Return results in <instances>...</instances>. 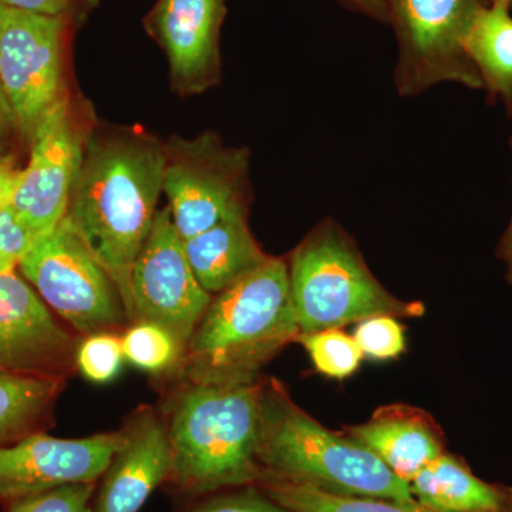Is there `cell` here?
Instances as JSON below:
<instances>
[{"instance_id":"4","label":"cell","mask_w":512,"mask_h":512,"mask_svg":"<svg viewBox=\"0 0 512 512\" xmlns=\"http://www.w3.org/2000/svg\"><path fill=\"white\" fill-rule=\"evenodd\" d=\"M259 480H279L345 497L417 503L369 448L323 427L302 410L279 380L262 383Z\"/></svg>"},{"instance_id":"13","label":"cell","mask_w":512,"mask_h":512,"mask_svg":"<svg viewBox=\"0 0 512 512\" xmlns=\"http://www.w3.org/2000/svg\"><path fill=\"white\" fill-rule=\"evenodd\" d=\"M76 350V339L25 279L0 274V372L66 379Z\"/></svg>"},{"instance_id":"28","label":"cell","mask_w":512,"mask_h":512,"mask_svg":"<svg viewBox=\"0 0 512 512\" xmlns=\"http://www.w3.org/2000/svg\"><path fill=\"white\" fill-rule=\"evenodd\" d=\"M37 239L10 204L0 208V274L16 272Z\"/></svg>"},{"instance_id":"29","label":"cell","mask_w":512,"mask_h":512,"mask_svg":"<svg viewBox=\"0 0 512 512\" xmlns=\"http://www.w3.org/2000/svg\"><path fill=\"white\" fill-rule=\"evenodd\" d=\"M70 0H0L5 8L43 16H63Z\"/></svg>"},{"instance_id":"16","label":"cell","mask_w":512,"mask_h":512,"mask_svg":"<svg viewBox=\"0 0 512 512\" xmlns=\"http://www.w3.org/2000/svg\"><path fill=\"white\" fill-rule=\"evenodd\" d=\"M346 434L407 484L446 451L443 431L429 414L403 404L376 410L366 423L348 427Z\"/></svg>"},{"instance_id":"18","label":"cell","mask_w":512,"mask_h":512,"mask_svg":"<svg viewBox=\"0 0 512 512\" xmlns=\"http://www.w3.org/2000/svg\"><path fill=\"white\" fill-rule=\"evenodd\" d=\"M414 500L431 512H512V488L491 484L461 457L444 451L409 483Z\"/></svg>"},{"instance_id":"23","label":"cell","mask_w":512,"mask_h":512,"mask_svg":"<svg viewBox=\"0 0 512 512\" xmlns=\"http://www.w3.org/2000/svg\"><path fill=\"white\" fill-rule=\"evenodd\" d=\"M124 357L144 372L160 375L181 362L177 342L167 330L150 322H136L121 336Z\"/></svg>"},{"instance_id":"19","label":"cell","mask_w":512,"mask_h":512,"mask_svg":"<svg viewBox=\"0 0 512 512\" xmlns=\"http://www.w3.org/2000/svg\"><path fill=\"white\" fill-rule=\"evenodd\" d=\"M508 0H490L474 16L463 49L480 74L490 101L512 116V15Z\"/></svg>"},{"instance_id":"14","label":"cell","mask_w":512,"mask_h":512,"mask_svg":"<svg viewBox=\"0 0 512 512\" xmlns=\"http://www.w3.org/2000/svg\"><path fill=\"white\" fill-rule=\"evenodd\" d=\"M123 430V443L97 483L93 512H140L167 480L170 443L163 417L146 407Z\"/></svg>"},{"instance_id":"25","label":"cell","mask_w":512,"mask_h":512,"mask_svg":"<svg viewBox=\"0 0 512 512\" xmlns=\"http://www.w3.org/2000/svg\"><path fill=\"white\" fill-rule=\"evenodd\" d=\"M177 512H292L276 503L259 485H242L202 495L181 505Z\"/></svg>"},{"instance_id":"30","label":"cell","mask_w":512,"mask_h":512,"mask_svg":"<svg viewBox=\"0 0 512 512\" xmlns=\"http://www.w3.org/2000/svg\"><path fill=\"white\" fill-rule=\"evenodd\" d=\"M20 174L22 170L16 167L13 158L0 156V208L9 204L19 183Z\"/></svg>"},{"instance_id":"7","label":"cell","mask_w":512,"mask_h":512,"mask_svg":"<svg viewBox=\"0 0 512 512\" xmlns=\"http://www.w3.org/2000/svg\"><path fill=\"white\" fill-rule=\"evenodd\" d=\"M37 295L84 336L126 326L119 289L66 218L37 239L19 266Z\"/></svg>"},{"instance_id":"31","label":"cell","mask_w":512,"mask_h":512,"mask_svg":"<svg viewBox=\"0 0 512 512\" xmlns=\"http://www.w3.org/2000/svg\"><path fill=\"white\" fill-rule=\"evenodd\" d=\"M510 143L512 148V134ZM497 256L504 262L505 266H507V274H505V276H507L508 284L512 285V217L507 231L504 232L500 244H498Z\"/></svg>"},{"instance_id":"2","label":"cell","mask_w":512,"mask_h":512,"mask_svg":"<svg viewBox=\"0 0 512 512\" xmlns=\"http://www.w3.org/2000/svg\"><path fill=\"white\" fill-rule=\"evenodd\" d=\"M262 382L214 386L185 382L167 410L170 470L165 491L187 503L258 484Z\"/></svg>"},{"instance_id":"20","label":"cell","mask_w":512,"mask_h":512,"mask_svg":"<svg viewBox=\"0 0 512 512\" xmlns=\"http://www.w3.org/2000/svg\"><path fill=\"white\" fill-rule=\"evenodd\" d=\"M66 379L0 372V447L40 433Z\"/></svg>"},{"instance_id":"11","label":"cell","mask_w":512,"mask_h":512,"mask_svg":"<svg viewBox=\"0 0 512 512\" xmlns=\"http://www.w3.org/2000/svg\"><path fill=\"white\" fill-rule=\"evenodd\" d=\"M84 150L82 131L62 96L37 124L28 167L23 168L9 201L36 237L52 231L66 215Z\"/></svg>"},{"instance_id":"34","label":"cell","mask_w":512,"mask_h":512,"mask_svg":"<svg viewBox=\"0 0 512 512\" xmlns=\"http://www.w3.org/2000/svg\"><path fill=\"white\" fill-rule=\"evenodd\" d=\"M508 2H510V3H511V6H512V0H508Z\"/></svg>"},{"instance_id":"6","label":"cell","mask_w":512,"mask_h":512,"mask_svg":"<svg viewBox=\"0 0 512 512\" xmlns=\"http://www.w3.org/2000/svg\"><path fill=\"white\" fill-rule=\"evenodd\" d=\"M399 39L397 93L413 97L440 83L483 89L463 40L483 0H380Z\"/></svg>"},{"instance_id":"10","label":"cell","mask_w":512,"mask_h":512,"mask_svg":"<svg viewBox=\"0 0 512 512\" xmlns=\"http://www.w3.org/2000/svg\"><path fill=\"white\" fill-rule=\"evenodd\" d=\"M63 16L0 5V83L16 126L32 137L62 97Z\"/></svg>"},{"instance_id":"17","label":"cell","mask_w":512,"mask_h":512,"mask_svg":"<svg viewBox=\"0 0 512 512\" xmlns=\"http://www.w3.org/2000/svg\"><path fill=\"white\" fill-rule=\"evenodd\" d=\"M248 212L229 215L214 227L184 239V251L195 278L217 295L269 259L248 227Z\"/></svg>"},{"instance_id":"27","label":"cell","mask_w":512,"mask_h":512,"mask_svg":"<svg viewBox=\"0 0 512 512\" xmlns=\"http://www.w3.org/2000/svg\"><path fill=\"white\" fill-rule=\"evenodd\" d=\"M97 483L63 485L29 495L3 505V512H93Z\"/></svg>"},{"instance_id":"12","label":"cell","mask_w":512,"mask_h":512,"mask_svg":"<svg viewBox=\"0 0 512 512\" xmlns=\"http://www.w3.org/2000/svg\"><path fill=\"white\" fill-rule=\"evenodd\" d=\"M123 439V429L83 439H57L40 431L0 447V504L63 485L97 483Z\"/></svg>"},{"instance_id":"26","label":"cell","mask_w":512,"mask_h":512,"mask_svg":"<svg viewBox=\"0 0 512 512\" xmlns=\"http://www.w3.org/2000/svg\"><path fill=\"white\" fill-rule=\"evenodd\" d=\"M353 338L363 357L380 362L396 359L406 350L404 328L394 316L377 315L362 320Z\"/></svg>"},{"instance_id":"8","label":"cell","mask_w":512,"mask_h":512,"mask_svg":"<svg viewBox=\"0 0 512 512\" xmlns=\"http://www.w3.org/2000/svg\"><path fill=\"white\" fill-rule=\"evenodd\" d=\"M167 154L163 192L181 239L201 234L229 215L248 212V151L214 136L180 143Z\"/></svg>"},{"instance_id":"33","label":"cell","mask_w":512,"mask_h":512,"mask_svg":"<svg viewBox=\"0 0 512 512\" xmlns=\"http://www.w3.org/2000/svg\"><path fill=\"white\" fill-rule=\"evenodd\" d=\"M10 126H16L15 117H13L9 101L6 99L2 83H0V131L6 130Z\"/></svg>"},{"instance_id":"5","label":"cell","mask_w":512,"mask_h":512,"mask_svg":"<svg viewBox=\"0 0 512 512\" xmlns=\"http://www.w3.org/2000/svg\"><path fill=\"white\" fill-rule=\"evenodd\" d=\"M289 284L301 333L342 329L377 315L420 318L426 306L387 291L338 222L322 221L292 252ZM299 333V335H301Z\"/></svg>"},{"instance_id":"9","label":"cell","mask_w":512,"mask_h":512,"mask_svg":"<svg viewBox=\"0 0 512 512\" xmlns=\"http://www.w3.org/2000/svg\"><path fill=\"white\" fill-rule=\"evenodd\" d=\"M134 323H156L177 342L183 359L207 312L211 293L195 278L170 208L158 211L131 272Z\"/></svg>"},{"instance_id":"32","label":"cell","mask_w":512,"mask_h":512,"mask_svg":"<svg viewBox=\"0 0 512 512\" xmlns=\"http://www.w3.org/2000/svg\"><path fill=\"white\" fill-rule=\"evenodd\" d=\"M348 2L353 8L359 9L360 12L372 16V18L386 19V10L380 0H348Z\"/></svg>"},{"instance_id":"1","label":"cell","mask_w":512,"mask_h":512,"mask_svg":"<svg viewBox=\"0 0 512 512\" xmlns=\"http://www.w3.org/2000/svg\"><path fill=\"white\" fill-rule=\"evenodd\" d=\"M167 154L140 134L94 136L70 192L66 221L119 289L134 323L131 272L163 192Z\"/></svg>"},{"instance_id":"24","label":"cell","mask_w":512,"mask_h":512,"mask_svg":"<svg viewBox=\"0 0 512 512\" xmlns=\"http://www.w3.org/2000/svg\"><path fill=\"white\" fill-rule=\"evenodd\" d=\"M124 359L121 336L113 332L93 333L77 345V369L93 383H109L116 379Z\"/></svg>"},{"instance_id":"3","label":"cell","mask_w":512,"mask_h":512,"mask_svg":"<svg viewBox=\"0 0 512 512\" xmlns=\"http://www.w3.org/2000/svg\"><path fill=\"white\" fill-rule=\"evenodd\" d=\"M299 333L288 262L269 256L212 296L178 365L181 376L214 386L258 382L261 370Z\"/></svg>"},{"instance_id":"15","label":"cell","mask_w":512,"mask_h":512,"mask_svg":"<svg viewBox=\"0 0 512 512\" xmlns=\"http://www.w3.org/2000/svg\"><path fill=\"white\" fill-rule=\"evenodd\" d=\"M224 0H160L154 26L181 93H200L217 83L218 36Z\"/></svg>"},{"instance_id":"21","label":"cell","mask_w":512,"mask_h":512,"mask_svg":"<svg viewBox=\"0 0 512 512\" xmlns=\"http://www.w3.org/2000/svg\"><path fill=\"white\" fill-rule=\"evenodd\" d=\"M256 485H259L272 500L292 512H431L421 507L419 503L332 495L279 480H262Z\"/></svg>"},{"instance_id":"22","label":"cell","mask_w":512,"mask_h":512,"mask_svg":"<svg viewBox=\"0 0 512 512\" xmlns=\"http://www.w3.org/2000/svg\"><path fill=\"white\" fill-rule=\"evenodd\" d=\"M311 357L320 375L343 380L359 369L363 355L353 335L342 329H325L301 333L296 339Z\"/></svg>"}]
</instances>
